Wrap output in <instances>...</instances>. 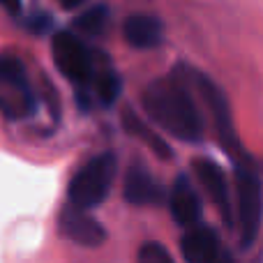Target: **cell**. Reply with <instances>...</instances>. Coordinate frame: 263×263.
I'll list each match as a JSON object with an SVG mask.
<instances>
[{"mask_svg": "<svg viewBox=\"0 0 263 263\" xmlns=\"http://www.w3.org/2000/svg\"><path fill=\"white\" fill-rule=\"evenodd\" d=\"M143 109L159 127L187 143L203 139L201 116L187 86L178 77L155 79L143 90Z\"/></svg>", "mask_w": 263, "mask_h": 263, "instance_id": "cell-1", "label": "cell"}, {"mask_svg": "<svg viewBox=\"0 0 263 263\" xmlns=\"http://www.w3.org/2000/svg\"><path fill=\"white\" fill-rule=\"evenodd\" d=\"M116 168H118V162H116L114 153H102L92 157L69 182V203L81 210H90L100 205L111 190Z\"/></svg>", "mask_w": 263, "mask_h": 263, "instance_id": "cell-2", "label": "cell"}, {"mask_svg": "<svg viewBox=\"0 0 263 263\" xmlns=\"http://www.w3.org/2000/svg\"><path fill=\"white\" fill-rule=\"evenodd\" d=\"M236 196H238V222H240L242 245L250 247L256 240L263 215L261 180L250 162L236 164Z\"/></svg>", "mask_w": 263, "mask_h": 263, "instance_id": "cell-3", "label": "cell"}, {"mask_svg": "<svg viewBox=\"0 0 263 263\" xmlns=\"http://www.w3.org/2000/svg\"><path fill=\"white\" fill-rule=\"evenodd\" d=\"M194 81H196V86H199L201 95H203L205 104H208L210 114H213L215 127H217L219 141H222V148L233 157V164H242L245 159H242V150H240V143H238L236 127H233L231 109H229V102H227V97H224V92L219 90L208 77H203V74H199V72L194 74Z\"/></svg>", "mask_w": 263, "mask_h": 263, "instance_id": "cell-4", "label": "cell"}, {"mask_svg": "<svg viewBox=\"0 0 263 263\" xmlns=\"http://www.w3.org/2000/svg\"><path fill=\"white\" fill-rule=\"evenodd\" d=\"M53 63L55 67L60 69L63 77H67L69 81L79 83H88L90 79V55H88V49L81 40H79L74 32L63 30L55 32L53 37Z\"/></svg>", "mask_w": 263, "mask_h": 263, "instance_id": "cell-5", "label": "cell"}, {"mask_svg": "<svg viewBox=\"0 0 263 263\" xmlns=\"http://www.w3.org/2000/svg\"><path fill=\"white\" fill-rule=\"evenodd\" d=\"M60 231L69 240L79 242L83 247H97L106 238L104 227L95 217H90L88 210L74 208V205H69V208H65L60 213Z\"/></svg>", "mask_w": 263, "mask_h": 263, "instance_id": "cell-6", "label": "cell"}, {"mask_svg": "<svg viewBox=\"0 0 263 263\" xmlns=\"http://www.w3.org/2000/svg\"><path fill=\"white\" fill-rule=\"evenodd\" d=\"M180 250L187 263H217L219 256L227 252L217 233L208 227H192L182 236Z\"/></svg>", "mask_w": 263, "mask_h": 263, "instance_id": "cell-7", "label": "cell"}, {"mask_svg": "<svg viewBox=\"0 0 263 263\" xmlns=\"http://www.w3.org/2000/svg\"><path fill=\"white\" fill-rule=\"evenodd\" d=\"M194 173L201 180L203 190L208 192V196L213 199V203L219 208L222 217L227 219V224H233V213H231V199H229V187L224 171L210 159H196L194 162Z\"/></svg>", "mask_w": 263, "mask_h": 263, "instance_id": "cell-8", "label": "cell"}, {"mask_svg": "<svg viewBox=\"0 0 263 263\" xmlns=\"http://www.w3.org/2000/svg\"><path fill=\"white\" fill-rule=\"evenodd\" d=\"M168 205H171V215L180 227H196L201 217V201L199 194L194 192L192 182L187 176H178L173 182L171 196H168Z\"/></svg>", "mask_w": 263, "mask_h": 263, "instance_id": "cell-9", "label": "cell"}, {"mask_svg": "<svg viewBox=\"0 0 263 263\" xmlns=\"http://www.w3.org/2000/svg\"><path fill=\"white\" fill-rule=\"evenodd\" d=\"M125 199L134 205H157L162 203V187L143 166L134 164L125 178Z\"/></svg>", "mask_w": 263, "mask_h": 263, "instance_id": "cell-10", "label": "cell"}, {"mask_svg": "<svg viewBox=\"0 0 263 263\" xmlns=\"http://www.w3.org/2000/svg\"><path fill=\"white\" fill-rule=\"evenodd\" d=\"M123 35L134 49H155L162 42V23L150 14H132L123 26Z\"/></svg>", "mask_w": 263, "mask_h": 263, "instance_id": "cell-11", "label": "cell"}, {"mask_svg": "<svg viewBox=\"0 0 263 263\" xmlns=\"http://www.w3.org/2000/svg\"><path fill=\"white\" fill-rule=\"evenodd\" d=\"M123 125H125V129H127L132 136L141 139L150 150H153V153H157L159 157H166V159L173 157V150L168 148V143H164L162 136H157L153 129L148 127V125H143V120H141L134 111H129V109L125 111L123 114Z\"/></svg>", "mask_w": 263, "mask_h": 263, "instance_id": "cell-12", "label": "cell"}, {"mask_svg": "<svg viewBox=\"0 0 263 263\" xmlns=\"http://www.w3.org/2000/svg\"><path fill=\"white\" fill-rule=\"evenodd\" d=\"M0 86L14 88L21 95H32L28 88V79H26V69H23L21 60L14 55H0Z\"/></svg>", "mask_w": 263, "mask_h": 263, "instance_id": "cell-13", "label": "cell"}, {"mask_svg": "<svg viewBox=\"0 0 263 263\" xmlns=\"http://www.w3.org/2000/svg\"><path fill=\"white\" fill-rule=\"evenodd\" d=\"M106 18H109V12H106L104 5H95L88 12H83L81 16H77L74 28L86 32V35H100L102 28L106 26Z\"/></svg>", "mask_w": 263, "mask_h": 263, "instance_id": "cell-14", "label": "cell"}, {"mask_svg": "<svg viewBox=\"0 0 263 263\" xmlns=\"http://www.w3.org/2000/svg\"><path fill=\"white\" fill-rule=\"evenodd\" d=\"M95 90H97V95H100L102 104H106V106L114 104V102L118 100V95H120V79H118V74L104 72L100 79H97Z\"/></svg>", "mask_w": 263, "mask_h": 263, "instance_id": "cell-15", "label": "cell"}, {"mask_svg": "<svg viewBox=\"0 0 263 263\" xmlns=\"http://www.w3.org/2000/svg\"><path fill=\"white\" fill-rule=\"evenodd\" d=\"M136 263H176L173 256L168 254L166 247H162L159 242H145L139 250V259Z\"/></svg>", "mask_w": 263, "mask_h": 263, "instance_id": "cell-16", "label": "cell"}, {"mask_svg": "<svg viewBox=\"0 0 263 263\" xmlns=\"http://www.w3.org/2000/svg\"><path fill=\"white\" fill-rule=\"evenodd\" d=\"M0 5H3L5 9H9L12 14H16L18 7H21V0H0Z\"/></svg>", "mask_w": 263, "mask_h": 263, "instance_id": "cell-17", "label": "cell"}, {"mask_svg": "<svg viewBox=\"0 0 263 263\" xmlns=\"http://www.w3.org/2000/svg\"><path fill=\"white\" fill-rule=\"evenodd\" d=\"M83 0H60V5H63V7H67V9H74V7H79V5H81Z\"/></svg>", "mask_w": 263, "mask_h": 263, "instance_id": "cell-18", "label": "cell"}, {"mask_svg": "<svg viewBox=\"0 0 263 263\" xmlns=\"http://www.w3.org/2000/svg\"><path fill=\"white\" fill-rule=\"evenodd\" d=\"M217 263H233V259H231V254H229V252H224V254L219 256Z\"/></svg>", "mask_w": 263, "mask_h": 263, "instance_id": "cell-19", "label": "cell"}]
</instances>
